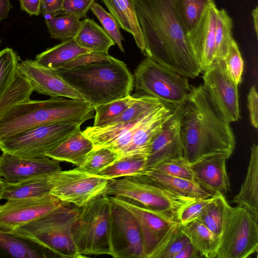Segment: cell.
Instances as JSON below:
<instances>
[{
  "mask_svg": "<svg viewBox=\"0 0 258 258\" xmlns=\"http://www.w3.org/2000/svg\"><path fill=\"white\" fill-rule=\"evenodd\" d=\"M109 197L112 202L128 210L137 220L142 235L145 258H152L161 244L179 224L177 220L147 209L128 199Z\"/></svg>",
  "mask_w": 258,
  "mask_h": 258,
  "instance_id": "7c38bea8",
  "label": "cell"
},
{
  "mask_svg": "<svg viewBox=\"0 0 258 258\" xmlns=\"http://www.w3.org/2000/svg\"><path fill=\"white\" fill-rule=\"evenodd\" d=\"M81 125L75 122L63 121L38 126L0 141V150L23 158L45 157L47 153L80 129Z\"/></svg>",
  "mask_w": 258,
  "mask_h": 258,
  "instance_id": "9c48e42d",
  "label": "cell"
},
{
  "mask_svg": "<svg viewBox=\"0 0 258 258\" xmlns=\"http://www.w3.org/2000/svg\"><path fill=\"white\" fill-rule=\"evenodd\" d=\"M120 157L117 152L106 147L94 148L84 162L77 167L86 172L96 174Z\"/></svg>",
  "mask_w": 258,
  "mask_h": 258,
  "instance_id": "d590c367",
  "label": "cell"
},
{
  "mask_svg": "<svg viewBox=\"0 0 258 258\" xmlns=\"http://www.w3.org/2000/svg\"><path fill=\"white\" fill-rule=\"evenodd\" d=\"M18 70L30 83L33 91L38 94L85 101L79 92L53 70L41 66L35 60L20 61Z\"/></svg>",
  "mask_w": 258,
  "mask_h": 258,
  "instance_id": "2e32d148",
  "label": "cell"
},
{
  "mask_svg": "<svg viewBox=\"0 0 258 258\" xmlns=\"http://www.w3.org/2000/svg\"><path fill=\"white\" fill-rule=\"evenodd\" d=\"M181 106L174 108L171 116L153 138L147 156L146 169L183 157L179 125Z\"/></svg>",
  "mask_w": 258,
  "mask_h": 258,
  "instance_id": "e0dca14e",
  "label": "cell"
},
{
  "mask_svg": "<svg viewBox=\"0 0 258 258\" xmlns=\"http://www.w3.org/2000/svg\"><path fill=\"white\" fill-rule=\"evenodd\" d=\"M49 194L61 202L83 207L105 193L110 179L82 171L77 167L50 173Z\"/></svg>",
  "mask_w": 258,
  "mask_h": 258,
  "instance_id": "8fae6325",
  "label": "cell"
},
{
  "mask_svg": "<svg viewBox=\"0 0 258 258\" xmlns=\"http://www.w3.org/2000/svg\"><path fill=\"white\" fill-rule=\"evenodd\" d=\"M33 91L30 83L19 72L12 86L0 99V113L16 103L30 99Z\"/></svg>",
  "mask_w": 258,
  "mask_h": 258,
  "instance_id": "f35d334b",
  "label": "cell"
},
{
  "mask_svg": "<svg viewBox=\"0 0 258 258\" xmlns=\"http://www.w3.org/2000/svg\"><path fill=\"white\" fill-rule=\"evenodd\" d=\"M42 0H41V3H42Z\"/></svg>",
  "mask_w": 258,
  "mask_h": 258,
  "instance_id": "9f6ffc18",
  "label": "cell"
},
{
  "mask_svg": "<svg viewBox=\"0 0 258 258\" xmlns=\"http://www.w3.org/2000/svg\"><path fill=\"white\" fill-rule=\"evenodd\" d=\"M149 169L167 175L195 181L191 164L184 157L166 161Z\"/></svg>",
  "mask_w": 258,
  "mask_h": 258,
  "instance_id": "b9f144b4",
  "label": "cell"
},
{
  "mask_svg": "<svg viewBox=\"0 0 258 258\" xmlns=\"http://www.w3.org/2000/svg\"><path fill=\"white\" fill-rule=\"evenodd\" d=\"M237 206L247 208L258 219V146L253 143L245 179L233 199Z\"/></svg>",
  "mask_w": 258,
  "mask_h": 258,
  "instance_id": "d4e9b609",
  "label": "cell"
},
{
  "mask_svg": "<svg viewBox=\"0 0 258 258\" xmlns=\"http://www.w3.org/2000/svg\"><path fill=\"white\" fill-rule=\"evenodd\" d=\"M133 77L136 91L170 107L183 104L191 91L188 78L147 57L135 69Z\"/></svg>",
  "mask_w": 258,
  "mask_h": 258,
  "instance_id": "ba28073f",
  "label": "cell"
},
{
  "mask_svg": "<svg viewBox=\"0 0 258 258\" xmlns=\"http://www.w3.org/2000/svg\"><path fill=\"white\" fill-rule=\"evenodd\" d=\"M61 170L59 161L48 157L27 158L3 152L0 155V178L15 183Z\"/></svg>",
  "mask_w": 258,
  "mask_h": 258,
  "instance_id": "ffe728a7",
  "label": "cell"
},
{
  "mask_svg": "<svg viewBox=\"0 0 258 258\" xmlns=\"http://www.w3.org/2000/svg\"><path fill=\"white\" fill-rule=\"evenodd\" d=\"M22 10L30 16H39L41 12V0H18Z\"/></svg>",
  "mask_w": 258,
  "mask_h": 258,
  "instance_id": "681fc988",
  "label": "cell"
},
{
  "mask_svg": "<svg viewBox=\"0 0 258 258\" xmlns=\"http://www.w3.org/2000/svg\"><path fill=\"white\" fill-rule=\"evenodd\" d=\"M174 108L163 104L120 136L119 143L126 147L122 156L136 154L147 156L153 138L171 116Z\"/></svg>",
  "mask_w": 258,
  "mask_h": 258,
  "instance_id": "ac0fdd59",
  "label": "cell"
},
{
  "mask_svg": "<svg viewBox=\"0 0 258 258\" xmlns=\"http://www.w3.org/2000/svg\"><path fill=\"white\" fill-rule=\"evenodd\" d=\"M53 71L93 107L125 97L133 90V75L124 62L114 57L109 61Z\"/></svg>",
  "mask_w": 258,
  "mask_h": 258,
  "instance_id": "277c9868",
  "label": "cell"
},
{
  "mask_svg": "<svg viewBox=\"0 0 258 258\" xmlns=\"http://www.w3.org/2000/svg\"><path fill=\"white\" fill-rule=\"evenodd\" d=\"M105 194L128 199L176 220L180 210L195 200L155 184L141 174L111 179Z\"/></svg>",
  "mask_w": 258,
  "mask_h": 258,
  "instance_id": "52a82bcc",
  "label": "cell"
},
{
  "mask_svg": "<svg viewBox=\"0 0 258 258\" xmlns=\"http://www.w3.org/2000/svg\"><path fill=\"white\" fill-rule=\"evenodd\" d=\"M62 203L49 194L43 196L7 200L0 205V229L12 231L51 211Z\"/></svg>",
  "mask_w": 258,
  "mask_h": 258,
  "instance_id": "9a60e30c",
  "label": "cell"
},
{
  "mask_svg": "<svg viewBox=\"0 0 258 258\" xmlns=\"http://www.w3.org/2000/svg\"><path fill=\"white\" fill-rule=\"evenodd\" d=\"M218 8L211 1L194 27L186 34L204 72L215 61V30Z\"/></svg>",
  "mask_w": 258,
  "mask_h": 258,
  "instance_id": "d6986e66",
  "label": "cell"
},
{
  "mask_svg": "<svg viewBox=\"0 0 258 258\" xmlns=\"http://www.w3.org/2000/svg\"><path fill=\"white\" fill-rule=\"evenodd\" d=\"M103 26V28L109 36L114 40L120 50L124 52L122 41L124 38L122 36L120 27L114 17L103 7L95 2L91 9Z\"/></svg>",
  "mask_w": 258,
  "mask_h": 258,
  "instance_id": "60d3db41",
  "label": "cell"
},
{
  "mask_svg": "<svg viewBox=\"0 0 258 258\" xmlns=\"http://www.w3.org/2000/svg\"><path fill=\"white\" fill-rule=\"evenodd\" d=\"M94 148L92 142L80 129L76 131L45 156L58 161H65L80 166Z\"/></svg>",
  "mask_w": 258,
  "mask_h": 258,
  "instance_id": "603a6c76",
  "label": "cell"
},
{
  "mask_svg": "<svg viewBox=\"0 0 258 258\" xmlns=\"http://www.w3.org/2000/svg\"><path fill=\"white\" fill-rule=\"evenodd\" d=\"M80 208L62 202L43 216L11 232L35 240L56 257H82L73 238V230Z\"/></svg>",
  "mask_w": 258,
  "mask_h": 258,
  "instance_id": "5b68a950",
  "label": "cell"
},
{
  "mask_svg": "<svg viewBox=\"0 0 258 258\" xmlns=\"http://www.w3.org/2000/svg\"><path fill=\"white\" fill-rule=\"evenodd\" d=\"M112 202L105 193L80 208L73 230V238L82 257L109 255L112 250L110 228Z\"/></svg>",
  "mask_w": 258,
  "mask_h": 258,
  "instance_id": "8992f818",
  "label": "cell"
},
{
  "mask_svg": "<svg viewBox=\"0 0 258 258\" xmlns=\"http://www.w3.org/2000/svg\"><path fill=\"white\" fill-rule=\"evenodd\" d=\"M231 208L224 194L217 192L197 220L220 237Z\"/></svg>",
  "mask_w": 258,
  "mask_h": 258,
  "instance_id": "4dcf8cb0",
  "label": "cell"
},
{
  "mask_svg": "<svg viewBox=\"0 0 258 258\" xmlns=\"http://www.w3.org/2000/svg\"><path fill=\"white\" fill-rule=\"evenodd\" d=\"M144 42V54L194 79L202 72L179 19L175 0H134Z\"/></svg>",
  "mask_w": 258,
  "mask_h": 258,
  "instance_id": "6da1fadb",
  "label": "cell"
},
{
  "mask_svg": "<svg viewBox=\"0 0 258 258\" xmlns=\"http://www.w3.org/2000/svg\"><path fill=\"white\" fill-rule=\"evenodd\" d=\"M189 241L181 231L180 224L170 234L153 255L152 258H174Z\"/></svg>",
  "mask_w": 258,
  "mask_h": 258,
  "instance_id": "ab89813d",
  "label": "cell"
},
{
  "mask_svg": "<svg viewBox=\"0 0 258 258\" xmlns=\"http://www.w3.org/2000/svg\"><path fill=\"white\" fill-rule=\"evenodd\" d=\"M252 16L253 18V26L255 33L257 36L258 32V8L257 7L254 9L252 12Z\"/></svg>",
  "mask_w": 258,
  "mask_h": 258,
  "instance_id": "f5cc1de1",
  "label": "cell"
},
{
  "mask_svg": "<svg viewBox=\"0 0 258 258\" xmlns=\"http://www.w3.org/2000/svg\"><path fill=\"white\" fill-rule=\"evenodd\" d=\"M19 62L20 57L13 49L6 47L0 51V99L15 81Z\"/></svg>",
  "mask_w": 258,
  "mask_h": 258,
  "instance_id": "e575fe53",
  "label": "cell"
},
{
  "mask_svg": "<svg viewBox=\"0 0 258 258\" xmlns=\"http://www.w3.org/2000/svg\"><path fill=\"white\" fill-rule=\"evenodd\" d=\"M95 0H63L59 15H71L80 19L86 17Z\"/></svg>",
  "mask_w": 258,
  "mask_h": 258,
  "instance_id": "f6af8a7d",
  "label": "cell"
},
{
  "mask_svg": "<svg viewBox=\"0 0 258 258\" xmlns=\"http://www.w3.org/2000/svg\"><path fill=\"white\" fill-rule=\"evenodd\" d=\"M111 202V256L115 258H145L142 235L137 220L125 208Z\"/></svg>",
  "mask_w": 258,
  "mask_h": 258,
  "instance_id": "4fadbf2b",
  "label": "cell"
},
{
  "mask_svg": "<svg viewBox=\"0 0 258 258\" xmlns=\"http://www.w3.org/2000/svg\"><path fill=\"white\" fill-rule=\"evenodd\" d=\"M247 107L251 125L255 128L258 125V95L254 86L251 87L247 95Z\"/></svg>",
  "mask_w": 258,
  "mask_h": 258,
  "instance_id": "7dc6e473",
  "label": "cell"
},
{
  "mask_svg": "<svg viewBox=\"0 0 258 258\" xmlns=\"http://www.w3.org/2000/svg\"><path fill=\"white\" fill-rule=\"evenodd\" d=\"M223 61L228 75L233 82L238 85L241 81L244 62L238 46L234 39L229 46Z\"/></svg>",
  "mask_w": 258,
  "mask_h": 258,
  "instance_id": "7bdbcfd3",
  "label": "cell"
},
{
  "mask_svg": "<svg viewBox=\"0 0 258 258\" xmlns=\"http://www.w3.org/2000/svg\"><path fill=\"white\" fill-rule=\"evenodd\" d=\"M2 40L0 38V46L2 44Z\"/></svg>",
  "mask_w": 258,
  "mask_h": 258,
  "instance_id": "11a10c76",
  "label": "cell"
},
{
  "mask_svg": "<svg viewBox=\"0 0 258 258\" xmlns=\"http://www.w3.org/2000/svg\"><path fill=\"white\" fill-rule=\"evenodd\" d=\"M88 52H91L80 47L73 38L63 40L38 54L35 60L46 68L55 70L76 57Z\"/></svg>",
  "mask_w": 258,
  "mask_h": 258,
  "instance_id": "83f0119b",
  "label": "cell"
},
{
  "mask_svg": "<svg viewBox=\"0 0 258 258\" xmlns=\"http://www.w3.org/2000/svg\"><path fill=\"white\" fill-rule=\"evenodd\" d=\"M232 21L224 9L218 10L215 30V61L223 60L233 39Z\"/></svg>",
  "mask_w": 258,
  "mask_h": 258,
  "instance_id": "d6a6232c",
  "label": "cell"
},
{
  "mask_svg": "<svg viewBox=\"0 0 258 258\" xmlns=\"http://www.w3.org/2000/svg\"><path fill=\"white\" fill-rule=\"evenodd\" d=\"M74 38L80 47L91 52L108 54L109 48L115 44L103 28L88 18L82 21Z\"/></svg>",
  "mask_w": 258,
  "mask_h": 258,
  "instance_id": "4316f807",
  "label": "cell"
},
{
  "mask_svg": "<svg viewBox=\"0 0 258 258\" xmlns=\"http://www.w3.org/2000/svg\"><path fill=\"white\" fill-rule=\"evenodd\" d=\"M141 175L155 184L190 199H206L214 195L194 181L167 175L153 169H146Z\"/></svg>",
  "mask_w": 258,
  "mask_h": 258,
  "instance_id": "cb8c5ba5",
  "label": "cell"
},
{
  "mask_svg": "<svg viewBox=\"0 0 258 258\" xmlns=\"http://www.w3.org/2000/svg\"><path fill=\"white\" fill-rule=\"evenodd\" d=\"M179 125L183 157L190 164L215 154L229 158L234 150L230 122L202 85L192 86L180 106Z\"/></svg>",
  "mask_w": 258,
  "mask_h": 258,
  "instance_id": "7a4b0ae2",
  "label": "cell"
},
{
  "mask_svg": "<svg viewBox=\"0 0 258 258\" xmlns=\"http://www.w3.org/2000/svg\"><path fill=\"white\" fill-rule=\"evenodd\" d=\"M63 0H42L41 12L45 19L59 16Z\"/></svg>",
  "mask_w": 258,
  "mask_h": 258,
  "instance_id": "c3c4849f",
  "label": "cell"
},
{
  "mask_svg": "<svg viewBox=\"0 0 258 258\" xmlns=\"http://www.w3.org/2000/svg\"><path fill=\"white\" fill-rule=\"evenodd\" d=\"M181 231L195 246L202 257L215 258L219 244V237L198 220L184 225Z\"/></svg>",
  "mask_w": 258,
  "mask_h": 258,
  "instance_id": "f1b7e54d",
  "label": "cell"
},
{
  "mask_svg": "<svg viewBox=\"0 0 258 258\" xmlns=\"http://www.w3.org/2000/svg\"><path fill=\"white\" fill-rule=\"evenodd\" d=\"M0 257H56L48 249L29 238L0 229Z\"/></svg>",
  "mask_w": 258,
  "mask_h": 258,
  "instance_id": "7402d4cb",
  "label": "cell"
},
{
  "mask_svg": "<svg viewBox=\"0 0 258 258\" xmlns=\"http://www.w3.org/2000/svg\"><path fill=\"white\" fill-rule=\"evenodd\" d=\"M13 8L10 0H0V22L7 19Z\"/></svg>",
  "mask_w": 258,
  "mask_h": 258,
  "instance_id": "816d5d0a",
  "label": "cell"
},
{
  "mask_svg": "<svg viewBox=\"0 0 258 258\" xmlns=\"http://www.w3.org/2000/svg\"><path fill=\"white\" fill-rule=\"evenodd\" d=\"M94 107L85 101L64 97L45 100L30 99L0 113V141L38 126L63 121L82 124L94 118Z\"/></svg>",
  "mask_w": 258,
  "mask_h": 258,
  "instance_id": "3957f363",
  "label": "cell"
},
{
  "mask_svg": "<svg viewBox=\"0 0 258 258\" xmlns=\"http://www.w3.org/2000/svg\"><path fill=\"white\" fill-rule=\"evenodd\" d=\"M212 0H175L177 13L186 34L194 27Z\"/></svg>",
  "mask_w": 258,
  "mask_h": 258,
  "instance_id": "8d00e7d4",
  "label": "cell"
},
{
  "mask_svg": "<svg viewBox=\"0 0 258 258\" xmlns=\"http://www.w3.org/2000/svg\"><path fill=\"white\" fill-rule=\"evenodd\" d=\"M120 28L131 33L142 52L144 42L134 7V0H102Z\"/></svg>",
  "mask_w": 258,
  "mask_h": 258,
  "instance_id": "484cf974",
  "label": "cell"
},
{
  "mask_svg": "<svg viewBox=\"0 0 258 258\" xmlns=\"http://www.w3.org/2000/svg\"><path fill=\"white\" fill-rule=\"evenodd\" d=\"M228 159L224 154H215L204 157L191 164L195 181L213 194L228 192L230 190L226 165Z\"/></svg>",
  "mask_w": 258,
  "mask_h": 258,
  "instance_id": "44dd1931",
  "label": "cell"
},
{
  "mask_svg": "<svg viewBox=\"0 0 258 258\" xmlns=\"http://www.w3.org/2000/svg\"><path fill=\"white\" fill-rule=\"evenodd\" d=\"M113 58V57L108 54L88 52L76 57L64 64L60 69H70L94 63L109 61L111 60Z\"/></svg>",
  "mask_w": 258,
  "mask_h": 258,
  "instance_id": "bcb514c9",
  "label": "cell"
},
{
  "mask_svg": "<svg viewBox=\"0 0 258 258\" xmlns=\"http://www.w3.org/2000/svg\"><path fill=\"white\" fill-rule=\"evenodd\" d=\"M212 197L195 200L186 205L178 214L177 221L181 225H184L197 220Z\"/></svg>",
  "mask_w": 258,
  "mask_h": 258,
  "instance_id": "ee69618b",
  "label": "cell"
},
{
  "mask_svg": "<svg viewBox=\"0 0 258 258\" xmlns=\"http://www.w3.org/2000/svg\"><path fill=\"white\" fill-rule=\"evenodd\" d=\"M204 89L230 122L240 118L237 87L228 75L224 61L214 62L204 71Z\"/></svg>",
  "mask_w": 258,
  "mask_h": 258,
  "instance_id": "5bb4252c",
  "label": "cell"
},
{
  "mask_svg": "<svg viewBox=\"0 0 258 258\" xmlns=\"http://www.w3.org/2000/svg\"><path fill=\"white\" fill-rule=\"evenodd\" d=\"M75 16L62 15L45 19L50 37L62 41L75 38L82 25V21Z\"/></svg>",
  "mask_w": 258,
  "mask_h": 258,
  "instance_id": "836d02e7",
  "label": "cell"
},
{
  "mask_svg": "<svg viewBox=\"0 0 258 258\" xmlns=\"http://www.w3.org/2000/svg\"><path fill=\"white\" fill-rule=\"evenodd\" d=\"M48 175L37 176L15 183L5 181L2 199L37 197L49 194L50 185Z\"/></svg>",
  "mask_w": 258,
  "mask_h": 258,
  "instance_id": "f546056e",
  "label": "cell"
},
{
  "mask_svg": "<svg viewBox=\"0 0 258 258\" xmlns=\"http://www.w3.org/2000/svg\"><path fill=\"white\" fill-rule=\"evenodd\" d=\"M258 219L245 207H231L219 237L217 258H246L258 250Z\"/></svg>",
  "mask_w": 258,
  "mask_h": 258,
  "instance_id": "30bf717a",
  "label": "cell"
},
{
  "mask_svg": "<svg viewBox=\"0 0 258 258\" xmlns=\"http://www.w3.org/2000/svg\"><path fill=\"white\" fill-rule=\"evenodd\" d=\"M147 156L142 154L120 157L96 174L112 179L141 175L146 169Z\"/></svg>",
  "mask_w": 258,
  "mask_h": 258,
  "instance_id": "1f68e13d",
  "label": "cell"
},
{
  "mask_svg": "<svg viewBox=\"0 0 258 258\" xmlns=\"http://www.w3.org/2000/svg\"><path fill=\"white\" fill-rule=\"evenodd\" d=\"M5 181L0 178V200L2 199V196L4 190Z\"/></svg>",
  "mask_w": 258,
  "mask_h": 258,
  "instance_id": "db71d44e",
  "label": "cell"
},
{
  "mask_svg": "<svg viewBox=\"0 0 258 258\" xmlns=\"http://www.w3.org/2000/svg\"><path fill=\"white\" fill-rule=\"evenodd\" d=\"M137 97L130 95L125 97L94 107L95 114L93 125L99 126L107 124L122 113L136 100Z\"/></svg>",
  "mask_w": 258,
  "mask_h": 258,
  "instance_id": "74e56055",
  "label": "cell"
},
{
  "mask_svg": "<svg viewBox=\"0 0 258 258\" xmlns=\"http://www.w3.org/2000/svg\"><path fill=\"white\" fill-rule=\"evenodd\" d=\"M202 257L195 246L189 241L174 258Z\"/></svg>",
  "mask_w": 258,
  "mask_h": 258,
  "instance_id": "f907efd6",
  "label": "cell"
}]
</instances>
